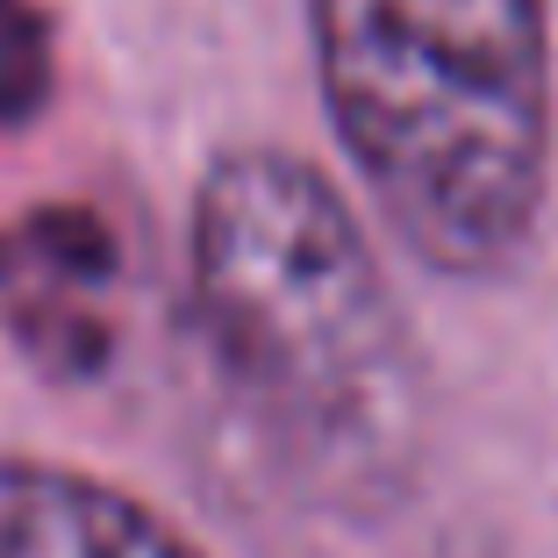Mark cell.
I'll use <instances>...</instances> for the list:
<instances>
[{
    "label": "cell",
    "mask_w": 558,
    "mask_h": 558,
    "mask_svg": "<svg viewBox=\"0 0 558 558\" xmlns=\"http://www.w3.org/2000/svg\"><path fill=\"white\" fill-rule=\"evenodd\" d=\"M116 279V244L94 215L44 208L15 230H0V301L22 329H44V344H100V287Z\"/></svg>",
    "instance_id": "cell-4"
},
{
    "label": "cell",
    "mask_w": 558,
    "mask_h": 558,
    "mask_svg": "<svg viewBox=\"0 0 558 558\" xmlns=\"http://www.w3.org/2000/svg\"><path fill=\"white\" fill-rule=\"evenodd\" d=\"M0 558H208L136 487L44 451H0Z\"/></svg>",
    "instance_id": "cell-3"
},
{
    "label": "cell",
    "mask_w": 558,
    "mask_h": 558,
    "mask_svg": "<svg viewBox=\"0 0 558 558\" xmlns=\"http://www.w3.org/2000/svg\"><path fill=\"white\" fill-rule=\"evenodd\" d=\"M186 294L244 415L308 487L379 509L423 465L429 365L373 230L308 158L236 144L186 208Z\"/></svg>",
    "instance_id": "cell-1"
},
{
    "label": "cell",
    "mask_w": 558,
    "mask_h": 558,
    "mask_svg": "<svg viewBox=\"0 0 558 558\" xmlns=\"http://www.w3.org/2000/svg\"><path fill=\"white\" fill-rule=\"evenodd\" d=\"M50 94V36L29 0H0V130H15Z\"/></svg>",
    "instance_id": "cell-5"
},
{
    "label": "cell",
    "mask_w": 558,
    "mask_h": 558,
    "mask_svg": "<svg viewBox=\"0 0 558 558\" xmlns=\"http://www.w3.org/2000/svg\"><path fill=\"white\" fill-rule=\"evenodd\" d=\"M308 36L329 130L387 236L437 279L515 272L558 144L544 0H308Z\"/></svg>",
    "instance_id": "cell-2"
}]
</instances>
